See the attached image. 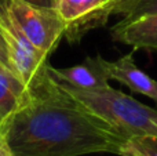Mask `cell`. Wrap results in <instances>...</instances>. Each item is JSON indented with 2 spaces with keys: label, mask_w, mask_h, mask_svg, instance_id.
<instances>
[{
  "label": "cell",
  "mask_w": 157,
  "mask_h": 156,
  "mask_svg": "<svg viewBox=\"0 0 157 156\" xmlns=\"http://www.w3.org/2000/svg\"><path fill=\"white\" fill-rule=\"evenodd\" d=\"M2 131L13 156L120 155L127 140L52 75L25 96Z\"/></svg>",
  "instance_id": "1"
},
{
  "label": "cell",
  "mask_w": 157,
  "mask_h": 156,
  "mask_svg": "<svg viewBox=\"0 0 157 156\" xmlns=\"http://www.w3.org/2000/svg\"><path fill=\"white\" fill-rule=\"evenodd\" d=\"M61 84L75 99L109 122L125 138L138 135L157 137V111L153 108L136 101L112 86L103 90L86 91L63 83Z\"/></svg>",
  "instance_id": "2"
},
{
  "label": "cell",
  "mask_w": 157,
  "mask_h": 156,
  "mask_svg": "<svg viewBox=\"0 0 157 156\" xmlns=\"http://www.w3.org/2000/svg\"><path fill=\"white\" fill-rule=\"evenodd\" d=\"M0 8L14 26L47 57L65 36L66 24L55 8L40 7L24 0H3Z\"/></svg>",
  "instance_id": "3"
},
{
  "label": "cell",
  "mask_w": 157,
  "mask_h": 156,
  "mask_svg": "<svg viewBox=\"0 0 157 156\" xmlns=\"http://www.w3.org/2000/svg\"><path fill=\"white\" fill-rule=\"evenodd\" d=\"M0 30L7 41L8 60L13 73L26 87L28 93L44 83L51 72L48 57L40 53L8 19L0 8Z\"/></svg>",
  "instance_id": "4"
},
{
  "label": "cell",
  "mask_w": 157,
  "mask_h": 156,
  "mask_svg": "<svg viewBox=\"0 0 157 156\" xmlns=\"http://www.w3.org/2000/svg\"><path fill=\"white\" fill-rule=\"evenodd\" d=\"M110 0H55V10L66 24L65 36L77 41L90 29L99 26V15Z\"/></svg>",
  "instance_id": "5"
},
{
  "label": "cell",
  "mask_w": 157,
  "mask_h": 156,
  "mask_svg": "<svg viewBox=\"0 0 157 156\" xmlns=\"http://www.w3.org/2000/svg\"><path fill=\"white\" fill-rule=\"evenodd\" d=\"M51 75L66 86L86 91L109 88V75L106 60L101 55L88 57L81 64L71 68H50Z\"/></svg>",
  "instance_id": "6"
},
{
  "label": "cell",
  "mask_w": 157,
  "mask_h": 156,
  "mask_svg": "<svg viewBox=\"0 0 157 156\" xmlns=\"http://www.w3.org/2000/svg\"><path fill=\"white\" fill-rule=\"evenodd\" d=\"M112 37L134 50L157 51V13L130 21L121 19L112 28Z\"/></svg>",
  "instance_id": "7"
},
{
  "label": "cell",
  "mask_w": 157,
  "mask_h": 156,
  "mask_svg": "<svg viewBox=\"0 0 157 156\" xmlns=\"http://www.w3.org/2000/svg\"><path fill=\"white\" fill-rule=\"evenodd\" d=\"M106 66L110 79L117 80L134 93L146 96L157 102V80L141 71L131 54L123 55L117 61L106 60Z\"/></svg>",
  "instance_id": "8"
},
{
  "label": "cell",
  "mask_w": 157,
  "mask_h": 156,
  "mask_svg": "<svg viewBox=\"0 0 157 156\" xmlns=\"http://www.w3.org/2000/svg\"><path fill=\"white\" fill-rule=\"evenodd\" d=\"M120 156H157V137L138 135L127 138Z\"/></svg>",
  "instance_id": "9"
},
{
  "label": "cell",
  "mask_w": 157,
  "mask_h": 156,
  "mask_svg": "<svg viewBox=\"0 0 157 156\" xmlns=\"http://www.w3.org/2000/svg\"><path fill=\"white\" fill-rule=\"evenodd\" d=\"M22 98L14 93L2 79H0V130L6 127L14 113L18 111Z\"/></svg>",
  "instance_id": "10"
},
{
  "label": "cell",
  "mask_w": 157,
  "mask_h": 156,
  "mask_svg": "<svg viewBox=\"0 0 157 156\" xmlns=\"http://www.w3.org/2000/svg\"><path fill=\"white\" fill-rule=\"evenodd\" d=\"M135 2L136 0H110L109 4L106 6L105 10H103L99 15V26L105 25L112 15L120 14V15L125 17Z\"/></svg>",
  "instance_id": "11"
},
{
  "label": "cell",
  "mask_w": 157,
  "mask_h": 156,
  "mask_svg": "<svg viewBox=\"0 0 157 156\" xmlns=\"http://www.w3.org/2000/svg\"><path fill=\"white\" fill-rule=\"evenodd\" d=\"M157 13V0H136L132 4L131 10L124 17V21H130V19L139 18L142 15H147V14H155Z\"/></svg>",
  "instance_id": "12"
},
{
  "label": "cell",
  "mask_w": 157,
  "mask_h": 156,
  "mask_svg": "<svg viewBox=\"0 0 157 156\" xmlns=\"http://www.w3.org/2000/svg\"><path fill=\"white\" fill-rule=\"evenodd\" d=\"M0 64L4 65L8 71H11L10 60H8V49H7V41H6L4 36H3L2 30H0ZM13 72V71H11Z\"/></svg>",
  "instance_id": "13"
},
{
  "label": "cell",
  "mask_w": 157,
  "mask_h": 156,
  "mask_svg": "<svg viewBox=\"0 0 157 156\" xmlns=\"http://www.w3.org/2000/svg\"><path fill=\"white\" fill-rule=\"evenodd\" d=\"M0 156H13L10 148L7 145V141H6L4 133L0 130Z\"/></svg>",
  "instance_id": "14"
},
{
  "label": "cell",
  "mask_w": 157,
  "mask_h": 156,
  "mask_svg": "<svg viewBox=\"0 0 157 156\" xmlns=\"http://www.w3.org/2000/svg\"><path fill=\"white\" fill-rule=\"evenodd\" d=\"M24 2L35 4V6H40V7L55 8V0H24Z\"/></svg>",
  "instance_id": "15"
},
{
  "label": "cell",
  "mask_w": 157,
  "mask_h": 156,
  "mask_svg": "<svg viewBox=\"0 0 157 156\" xmlns=\"http://www.w3.org/2000/svg\"><path fill=\"white\" fill-rule=\"evenodd\" d=\"M7 73H13V72L8 71V69L6 68L4 65H2V64H0V75H7ZM13 75H14V73H13Z\"/></svg>",
  "instance_id": "16"
}]
</instances>
